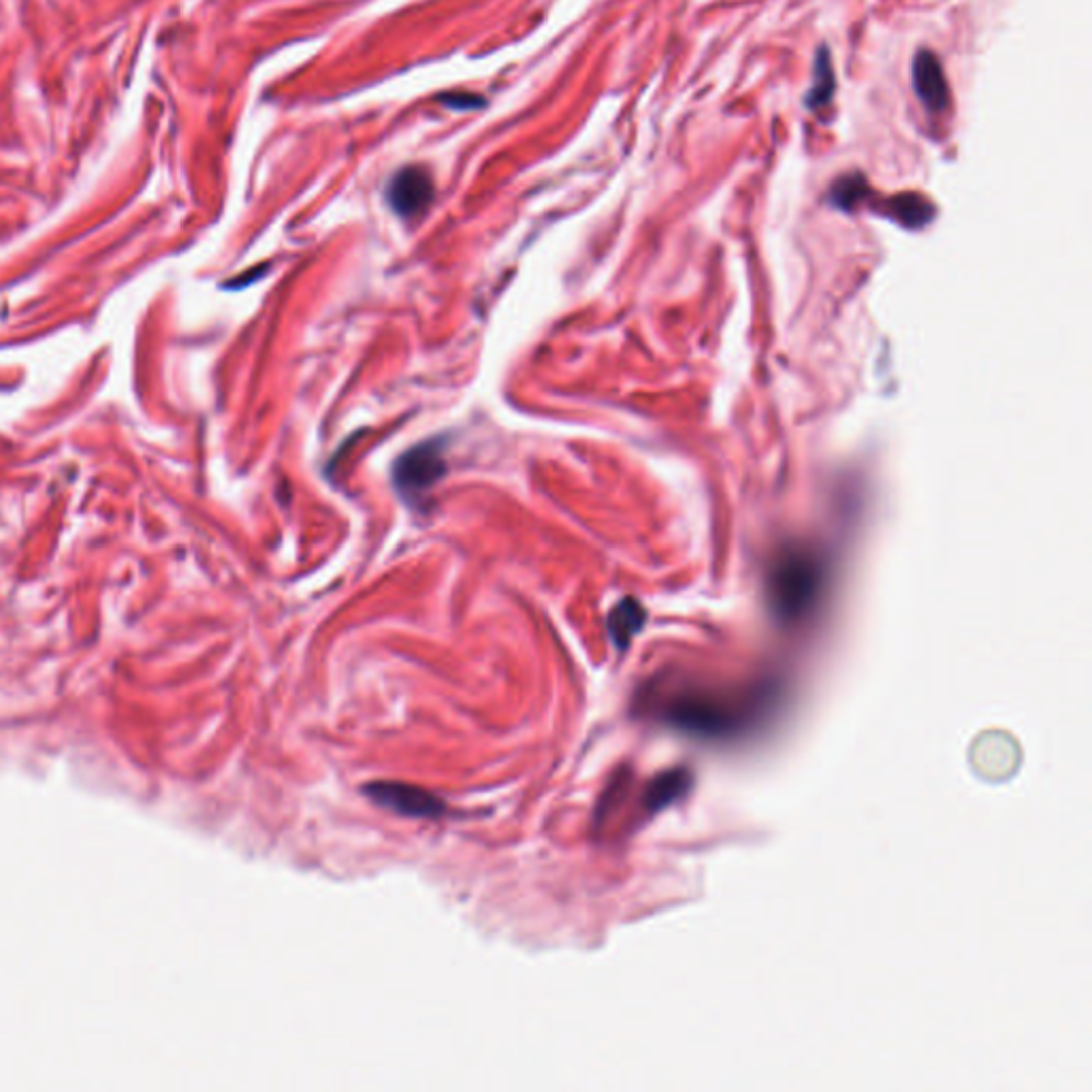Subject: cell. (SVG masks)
I'll list each match as a JSON object with an SVG mask.
<instances>
[{
    "instance_id": "obj_1",
    "label": "cell",
    "mask_w": 1092,
    "mask_h": 1092,
    "mask_svg": "<svg viewBox=\"0 0 1092 1092\" xmlns=\"http://www.w3.org/2000/svg\"><path fill=\"white\" fill-rule=\"evenodd\" d=\"M766 694L726 696L717 692H681L664 702L658 715L666 726L704 741H726L745 734L762 719Z\"/></svg>"
},
{
    "instance_id": "obj_2",
    "label": "cell",
    "mask_w": 1092,
    "mask_h": 1092,
    "mask_svg": "<svg viewBox=\"0 0 1092 1092\" xmlns=\"http://www.w3.org/2000/svg\"><path fill=\"white\" fill-rule=\"evenodd\" d=\"M824 573L815 558L789 553L768 575V607L781 624H798L809 617L821 596Z\"/></svg>"
},
{
    "instance_id": "obj_3",
    "label": "cell",
    "mask_w": 1092,
    "mask_h": 1092,
    "mask_svg": "<svg viewBox=\"0 0 1092 1092\" xmlns=\"http://www.w3.org/2000/svg\"><path fill=\"white\" fill-rule=\"evenodd\" d=\"M446 474L440 442H425L401 455L393 467L397 489L408 499L423 497Z\"/></svg>"
},
{
    "instance_id": "obj_4",
    "label": "cell",
    "mask_w": 1092,
    "mask_h": 1092,
    "mask_svg": "<svg viewBox=\"0 0 1092 1092\" xmlns=\"http://www.w3.org/2000/svg\"><path fill=\"white\" fill-rule=\"evenodd\" d=\"M363 792L374 804L403 817L435 819L444 815L446 811L444 802L438 796H433L431 792H427V789L410 785V783L378 781V783H369Z\"/></svg>"
},
{
    "instance_id": "obj_5",
    "label": "cell",
    "mask_w": 1092,
    "mask_h": 1092,
    "mask_svg": "<svg viewBox=\"0 0 1092 1092\" xmlns=\"http://www.w3.org/2000/svg\"><path fill=\"white\" fill-rule=\"evenodd\" d=\"M435 189L431 175L423 166H406L389 184L386 199L389 206L403 218H412L425 212L433 201Z\"/></svg>"
},
{
    "instance_id": "obj_6",
    "label": "cell",
    "mask_w": 1092,
    "mask_h": 1092,
    "mask_svg": "<svg viewBox=\"0 0 1092 1092\" xmlns=\"http://www.w3.org/2000/svg\"><path fill=\"white\" fill-rule=\"evenodd\" d=\"M912 83L920 103L931 113H941L950 105V90L939 58L929 49H918L912 62Z\"/></svg>"
},
{
    "instance_id": "obj_7",
    "label": "cell",
    "mask_w": 1092,
    "mask_h": 1092,
    "mask_svg": "<svg viewBox=\"0 0 1092 1092\" xmlns=\"http://www.w3.org/2000/svg\"><path fill=\"white\" fill-rule=\"evenodd\" d=\"M694 785L692 772L687 768H672L655 777L643 794V806L649 813L664 811L666 806L681 800Z\"/></svg>"
},
{
    "instance_id": "obj_8",
    "label": "cell",
    "mask_w": 1092,
    "mask_h": 1092,
    "mask_svg": "<svg viewBox=\"0 0 1092 1092\" xmlns=\"http://www.w3.org/2000/svg\"><path fill=\"white\" fill-rule=\"evenodd\" d=\"M645 609L641 602H636L634 598H626L621 600L617 607L611 611L609 615V634H611V641L617 645V649H626L630 645L632 638L643 630L645 626Z\"/></svg>"
},
{
    "instance_id": "obj_9",
    "label": "cell",
    "mask_w": 1092,
    "mask_h": 1092,
    "mask_svg": "<svg viewBox=\"0 0 1092 1092\" xmlns=\"http://www.w3.org/2000/svg\"><path fill=\"white\" fill-rule=\"evenodd\" d=\"M836 90V77L832 71V60L826 45H821L815 54V71H813V83L811 90L804 96V105L809 109L826 107Z\"/></svg>"
},
{
    "instance_id": "obj_10",
    "label": "cell",
    "mask_w": 1092,
    "mask_h": 1092,
    "mask_svg": "<svg viewBox=\"0 0 1092 1092\" xmlns=\"http://www.w3.org/2000/svg\"><path fill=\"white\" fill-rule=\"evenodd\" d=\"M887 212L892 214L898 223L906 225V227H922L927 225L935 210L933 206L929 204L927 199L920 197V195H914V193H906V195H898L894 199L887 201Z\"/></svg>"
},
{
    "instance_id": "obj_11",
    "label": "cell",
    "mask_w": 1092,
    "mask_h": 1092,
    "mask_svg": "<svg viewBox=\"0 0 1092 1092\" xmlns=\"http://www.w3.org/2000/svg\"><path fill=\"white\" fill-rule=\"evenodd\" d=\"M870 189L868 184L862 175H849V177H843L838 179L832 191H830V201L834 204V208H841V210H853L855 206L860 204V201H864L868 197Z\"/></svg>"
},
{
    "instance_id": "obj_12",
    "label": "cell",
    "mask_w": 1092,
    "mask_h": 1092,
    "mask_svg": "<svg viewBox=\"0 0 1092 1092\" xmlns=\"http://www.w3.org/2000/svg\"><path fill=\"white\" fill-rule=\"evenodd\" d=\"M442 100H448L446 105L450 107H461V109H469V107H482L484 100L474 96V94H448L444 96Z\"/></svg>"
}]
</instances>
